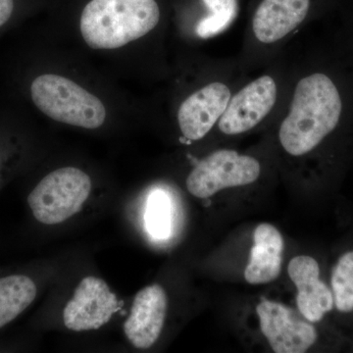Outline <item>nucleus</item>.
Instances as JSON below:
<instances>
[{"instance_id": "nucleus-11", "label": "nucleus", "mask_w": 353, "mask_h": 353, "mask_svg": "<svg viewBox=\"0 0 353 353\" xmlns=\"http://www.w3.org/2000/svg\"><path fill=\"white\" fill-rule=\"evenodd\" d=\"M288 274L296 289V309L307 321L316 324L333 310V292L320 279L317 260L297 255L289 262Z\"/></svg>"}, {"instance_id": "nucleus-1", "label": "nucleus", "mask_w": 353, "mask_h": 353, "mask_svg": "<svg viewBox=\"0 0 353 353\" xmlns=\"http://www.w3.org/2000/svg\"><path fill=\"white\" fill-rule=\"evenodd\" d=\"M266 132L278 163L292 180L340 163L353 141V68L331 41L296 48L289 97Z\"/></svg>"}, {"instance_id": "nucleus-4", "label": "nucleus", "mask_w": 353, "mask_h": 353, "mask_svg": "<svg viewBox=\"0 0 353 353\" xmlns=\"http://www.w3.org/2000/svg\"><path fill=\"white\" fill-rule=\"evenodd\" d=\"M319 9L318 0H259L238 55L246 71L254 73L273 61L317 17Z\"/></svg>"}, {"instance_id": "nucleus-18", "label": "nucleus", "mask_w": 353, "mask_h": 353, "mask_svg": "<svg viewBox=\"0 0 353 353\" xmlns=\"http://www.w3.org/2000/svg\"><path fill=\"white\" fill-rule=\"evenodd\" d=\"M331 43L339 54L353 68V18L334 34Z\"/></svg>"}, {"instance_id": "nucleus-15", "label": "nucleus", "mask_w": 353, "mask_h": 353, "mask_svg": "<svg viewBox=\"0 0 353 353\" xmlns=\"http://www.w3.org/2000/svg\"><path fill=\"white\" fill-rule=\"evenodd\" d=\"M205 11L196 21L194 36L208 41L225 34L240 13L239 0H201Z\"/></svg>"}, {"instance_id": "nucleus-2", "label": "nucleus", "mask_w": 353, "mask_h": 353, "mask_svg": "<svg viewBox=\"0 0 353 353\" xmlns=\"http://www.w3.org/2000/svg\"><path fill=\"white\" fill-rule=\"evenodd\" d=\"M296 48L288 46L273 61L254 72L236 90L208 138L218 143L267 132L287 102Z\"/></svg>"}, {"instance_id": "nucleus-6", "label": "nucleus", "mask_w": 353, "mask_h": 353, "mask_svg": "<svg viewBox=\"0 0 353 353\" xmlns=\"http://www.w3.org/2000/svg\"><path fill=\"white\" fill-rule=\"evenodd\" d=\"M264 173L260 155L219 146L197 160L185 179V187L196 199H210L224 190L255 185Z\"/></svg>"}, {"instance_id": "nucleus-14", "label": "nucleus", "mask_w": 353, "mask_h": 353, "mask_svg": "<svg viewBox=\"0 0 353 353\" xmlns=\"http://www.w3.org/2000/svg\"><path fill=\"white\" fill-rule=\"evenodd\" d=\"M34 281L24 275L0 278V329L24 312L36 299Z\"/></svg>"}, {"instance_id": "nucleus-12", "label": "nucleus", "mask_w": 353, "mask_h": 353, "mask_svg": "<svg viewBox=\"0 0 353 353\" xmlns=\"http://www.w3.org/2000/svg\"><path fill=\"white\" fill-rule=\"evenodd\" d=\"M168 297L161 285L153 284L134 296L131 313L124 324L128 340L139 350H148L157 343L166 320Z\"/></svg>"}, {"instance_id": "nucleus-8", "label": "nucleus", "mask_w": 353, "mask_h": 353, "mask_svg": "<svg viewBox=\"0 0 353 353\" xmlns=\"http://www.w3.org/2000/svg\"><path fill=\"white\" fill-rule=\"evenodd\" d=\"M90 190L88 174L75 167H64L44 176L28 196V203L41 224H60L81 211Z\"/></svg>"}, {"instance_id": "nucleus-7", "label": "nucleus", "mask_w": 353, "mask_h": 353, "mask_svg": "<svg viewBox=\"0 0 353 353\" xmlns=\"http://www.w3.org/2000/svg\"><path fill=\"white\" fill-rule=\"evenodd\" d=\"M34 105L51 119L71 126L94 130L106 119V109L99 97L65 77L43 74L31 85Z\"/></svg>"}, {"instance_id": "nucleus-3", "label": "nucleus", "mask_w": 353, "mask_h": 353, "mask_svg": "<svg viewBox=\"0 0 353 353\" xmlns=\"http://www.w3.org/2000/svg\"><path fill=\"white\" fill-rule=\"evenodd\" d=\"M250 75L238 57L202 63L196 85L176 105V126L183 139L189 143L208 139L236 90Z\"/></svg>"}, {"instance_id": "nucleus-10", "label": "nucleus", "mask_w": 353, "mask_h": 353, "mask_svg": "<svg viewBox=\"0 0 353 353\" xmlns=\"http://www.w3.org/2000/svg\"><path fill=\"white\" fill-rule=\"evenodd\" d=\"M119 301L101 279H83L71 301L65 306L63 321L71 331L97 330L110 321Z\"/></svg>"}, {"instance_id": "nucleus-13", "label": "nucleus", "mask_w": 353, "mask_h": 353, "mask_svg": "<svg viewBox=\"0 0 353 353\" xmlns=\"http://www.w3.org/2000/svg\"><path fill=\"white\" fill-rule=\"evenodd\" d=\"M285 243L283 234L270 223H261L253 232V246L245 269L250 285L270 284L281 275Z\"/></svg>"}, {"instance_id": "nucleus-16", "label": "nucleus", "mask_w": 353, "mask_h": 353, "mask_svg": "<svg viewBox=\"0 0 353 353\" xmlns=\"http://www.w3.org/2000/svg\"><path fill=\"white\" fill-rule=\"evenodd\" d=\"M146 231L157 240L169 238L173 225V204L164 190L152 192L146 202Z\"/></svg>"}, {"instance_id": "nucleus-5", "label": "nucleus", "mask_w": 353, "mask_h": 353, "mask_svg": "<svg viewBox=\"0 0 353 353\" xmlns=\"http://www.w3.org/2000/svg\"><path fill=\"white\" fill-rule=\"evenodd\" d=\"M161 17L157 0H92L81 16V34L94 50H115L157 30Z\"/></svg>"}, {"instance_id": "nucleus-9", "label": "nucleus", "mask_w": 353, "mask_h": 353, "mask_svg": "<svg viewBox=\"0 0 353 353\" xmlns=\"http://www.w3.org/2000/svg\"><path fill=\"white\" fill-rule=\"evenodd\" d=\"M255 312L260 332L275 353H304L318 340L314 324L307 321L297 309L262 299Z\"/></svg>"}, {"instance_id": "nucleus-17", "label": "nucleus", "mask_w": 353, "mask_h": 353, "mask_svg": "<svg viewBox=\"0 0 353 353\" xmlns=\"http://www.w3.org/2000/svg\"><path fill=\"white\" fill-rule=\"evenodd\" d=\"M334 307L341 313L353 311V250L341 255L331 276Z\"/></svg>"}, {"instance_id": "nucleus-19", "label": "nucleus", "mask_w": 353, "mask_h": 353, "mask_svg": "<svg viewBox=\"0 0 353 353\" xmlns=\"http://www.w3.org/2000/svg\"><path fill=\"white\" fill-rule=\"evenodd\" d=\"M14 10V0H0V27L10 19Z\"/></svg>"}]
</instances>
